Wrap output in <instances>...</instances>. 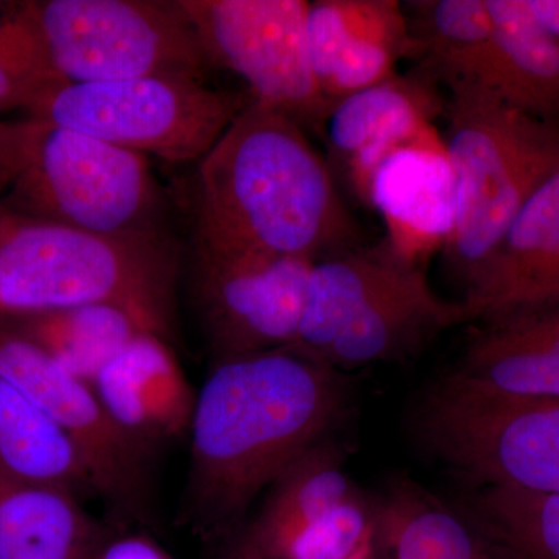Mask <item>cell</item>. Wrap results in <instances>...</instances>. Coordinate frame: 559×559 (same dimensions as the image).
Segmentation results:
<instances>
[{"label": "cell", "mask_w": 559, "mask_h": 559, "mask_svg": "<svg viewBox=\"0 0 559 559\" xmlns=\"http://www.w3.org/2000/svg\"><path fill=\"white\" fill-rule=\"evenodd\" d=\"M426 450L476 488L559 492V399L476 388L448 374L423 395Z\"/></svg>", "instance_id": "obj_9"}, {"label": "cell", "mask_w": 559, "mask_h": 559, "mask_svg": "<svg viewBox=\"0 0 559 559\" xmlns=\"http://www.w3.org/2000/svg\"><path fill=\"white\" fill-rule=\"evenodd\" d=\"M371 521L393 559H479L489 547L471 521L412 487L392 491Z\"/></svg>", "instance_id": "obj_25"}, {"label": "cell", "mask_w": 559, "mask_h": 559, "mask_svg": "<svg viewBox=\"0 0 559 559\" xmlns=\"http://www.w3.org/2000/svg\"><path fill=\"white\" fill-rule=\"evenodd\" d=\"M444 100L423 76H401L349 95L334 105L322 138L337 183L366 202L371 176L392 151L432 134L430 120Z\"/></svg>", "instance_id": "obj_14"}, {"label": "cell", "mask_w": 559, "mask_h": 559, "mask_svg": "<svg viewBox=\"0 0 559 559\" xmlns=\"http://www.w3.org/2000/svg\"><path fill=\"white\" fill-rule=\"evenodd\" d=\"M312 73L331 109L356 92L399 75L414 58L409 20L396 0H316L308 3Z\"/></svg>", "instance_id": "obj_13"}, {"label": "cell", "mask_w": 559, "mask_h": 559, "mask_svg": "<svg viewBox=\"0 0 559 559\" xmlns=\"http://www.w3.org/2000/svg\"><path fill=\"white\" fill-rule=\"evenodd\" d=\"M462 301L474 322L559 301V171L525 202Z\"/></svg>", "instance_id": "obj_15"}, {"label": "cell", "mask_w": 559, "mask_h": 559, "mask_svg": "<svg viewBox=\"0 0 559 559\" xmlns=\"http://www.w3.org/2000/svg\"><path fill=\"white\" fill-rule=\"evenodd\" d=\"M0 377L21 389L68 432L91 471L98 498L127 513L146 509L151 452L112 421L90 382L62 369L2 318Z\"/></svg>", "instance_id": "obj_12"}, {"label": "cell", "mask_w": 559, "mask_h": 559, "mask_svg": "<svg viewBox=\"0 0 559 559\" xmlns=\"http://www.w3.org/2000/svg\"><path fill=\"white\" fill-rule=\"evenodd\" d=\"M347 406L340 371L286 347L216 360L190 426L187 516L207 535L240 525L263 489L326 440Z\"/></svg>", "instance_id": "obj_1"}, {"label": "cell", "mask_w": 559, "mask_h": 559, "mask_svg": "<svg viewBox=\"0 0 559 559\" xmlns=\"http://www.w3.org/2000/svg\"><path fill=\"white\" fill-rule=\"evenodd\" d=\"M474 323L452 377L492 392L559 399V301Z\"/></svg>", "instance_id": "obj_18"}, {"label": "cell", "mask_w": 559, "mask_h": 559, "mask_svg": "<svg viewBox=\"0 0 559 559\" xmlns=\"http://www.w3.org/2000/svg\"><path fill=\"white\" fill-rule=\"evenodd\" d=\"M462 300L441 299L421 266L388 241L316 261L293 348L331 369L417 355L441 331L473 323Z\"/></svg>", "instance_id": "obj_5"}, {"label": "cell", "mask_w": 559, "mask_h": 559, "mask_svg": "<svg viewBox=\"0 0 559 559\" xmlns=\"http://www.w3.org/2000/svg\"><path fill=\"white\" fill-rule=\"evenodd\" d=\"M496 43L498 70L492 94L513 108L559 127V43L527 0H487Z\"/></svg>", "instance_id": "obj_22"}, {"label": "cell", "mask_w": 559, "mask_h": 559, "mask_svg": "<svg viewBox=\"0 0 559 559\" xmlns=\"http://www.w3.org/2000/svg\"><path fill=\"white\" fill-rule=\"evenodd\" d=\"M471 524L506 559H559V492L481 487L468 502Z\"/></svg>", "instance_id": "obj_26"}, {"label": "cell", "mask_w": 559, "mask_h": 559, "mask_svg": "<svg viewBox=\"0 0 559 559\" xmlns=\"http://www.w3.org/2000/svg\"><path fill=\"white\" fill-rule=\"evenodd\" d=\"M91 385L112 421L146 451L190 432L198 393L159 334H139Z\"/></svg>", "instance_id": "obj_16"}, {"label": "cell", "mask_w": 559, "mask_h": 559, "mask_svg": "<svg viewBox=\"0 0 559 559\" xmlns=\"http://www.w3.org/2000/svg\"><path fill=\"white\" fill-rule=\"evenodd\" d=\"M307 0H179L207 60L240 76L249 97L322 135L331 112L312 73Z\"/></svg>", "instance_id": "obj_10"}, {"label": "cell", "mask_w": 559, "mask_h": 559, "mask_svg": "<svg viewBox=\"0 0 559 559\" xmlns=\"http://www.w3.org/2000/svg\"><path fill=\"white\" fill-rule=\"evenodd\" d=\"M0 471L32 484L95 495L83 455L64 429L21 389L0 377Z\"/></svg>", "instance_id": "obj_23"}, {"label": "cell", "mask_w": 559, "mask_h": 559, "mask_svg": "<svg viewBox=\"0 0 559 559\" xmlns=\"http://www.w3.org/2000/svg\"><path fill=\"white\" fill-rule=\"evenodd\" d=\"M105 535L75 492L0 471V559H91Z\"/></svg>", "instance_id": "obj_20"}, {"label": "cell", "mask_w": 559, "mask_h": 559, "mask_svg": "<svg viewBox=\"0 0 559 559\" xmlns=\"http://www.w3.org/2000/svg\"><path fill=\"white\" fill-rule=\"evenodd\" d=\"M479 559H506V558H503L502 555H500L499 551L496 550L495 547L491 546V544H489L487 551H485V554L481 555V557Z\"/></svg>", "instance_id": "obj_32"}, {"label": "cell", "mask_w": 559, "mask_h": 559, "mask_svg": "<svg viewBox=\"0 0 559 559\" xmlns=\"http://www.w3.org/2000/svg\"><path fill=\"white\" fill-rule=\"evenodd\" d=\"M371 525L373 521L355 495L297 533L272 559H347Z\"/></svg>", "instance_id": "obj_27"}, {"label": "cell", "mask_w": 559, "mask_h": 559, "mask_svg": "<svg viewBox=\"0 0 559 559\" xmlns=\"http://www.w3.org/2000/svg\"><path fill=\"white\" fill-rule=\"evenodd\" d=\"M250 97L204 81L140 76L105 83L51 80L22 106L24 117L171 164L200 162Z\"/></svg>", "instance_id": "obj_8"}, {"label": "cell", "mask_w": 559, "mask_h": 559, "mask_svg": "<svg viewBox=\"0 0 559 559\" xmlns=\"http://www.w3.org/2000/svg\"><path fill=\"white\" fill-rule=\"evenodd\" d=\"M347 559H373V525L358 549L353 551Z\"/></svg>", "instance_id": "obj_31"}, {"label": "cell", "mask_w": 559, "mask_h": 559, "mask_svg": "<svg viewBox=\"0 0 559 559\" xmlns=\"http://www.w3.org/2000/svg\"><path fill=\"white\" fill-rule=\"evenodd\" d=\"M3 9L28 33L51 80L204 81L210 69L179 0H32Z\"/></svg>", "instance_id": "obj_7"}, {"label": "cell", "mask_w": 559, "mask_h": 559, "mask_svg": "<svg viewBox=\"0 0 559 559\" xmlns=\"http://www.w3.org/2000/svg\"><path fill=\"white\" fill-rule=\"evenodd\" d=\"M270 488L259 516L235 546L250 559H272L297 533L356 495L341 451L329 439L305 452Z\"/></svg>", "instance_id": "obj_21"}, {"label": "cell", "mask_w": 559, "mask_h": 559, "mask_svg": "<svg viewBox=\"0 0 559 559\" xmlns=\"http://www.w3.org/2000/svg\"><path fill=\"white\" fill-rule=\"evenodd\" d=\"M2 319L39 345L62 369L90 384L134 337L146 331L156 333L140 316L110 304Z\"/></svg>", "instance_id": "obj_24"}, {"label": "cell", "mask_w": 559, "mask_h": 559, "mask_svg": "<svg viewBox=\"0 0 559 559\" xmlns=\"http://www.w3.org/2000/svg\"><path fill=\"white\" fill-rule=\"evenodd\" d=\"M197 168L198 245L312 261L362 245L308 132L252 98Z\"/></svg>", "instance_id": "obj_2"}, {"label": "cell", "mask_w": 559, "mask_h": 559, "mask_svg": "<svg viewBox=\"0 0 559 559\" xmlns=\"http://www.w3.org/2000/svg\"><path fill=\"white\" fill-rule=\"evenodd\" d=\"M0 210L117 237H167L148 157L31 117L0 121Z\"/></svg>", "instance_id": "obj_3"}, {"label": "cell", "mask_w": 559, "mask_h": 559, "mask_svg": "<svg viewBox=\"0 0 559 559\" xmlns=\"http://www.w3.org/2000/svg\"><path fill=\"white\" fill-rule=\"evenodd\" d=\"M448 92L443 145L457 216L444 255L466 289L525 202L559 171V127L481 87Z\"/></svg>", "instance_id": "obj_6"}, {"label": "cell", "mask_w": 559, "mask_h": 559, "mask_svg": "<svg viewBox=\"0 0 559 559\" xmlns=\"http://www.w3.org/2000/svg\"><path fill=\"white\" fill-rule=\"evenodd\" d=\"M91 559H175L150 536L139 533H109Z\"/></svg>", "instance_id": "obj_29"}, {"label": "cell", "mask_w": 559, "mask_h": 559, "mask_svg": "<svg viewBox=\"0 0 559 559\" xmlns=\"http://www.w3.org/2000/svg\"><path fill=\"white\" fill-rule=\"evenodd\" d=\"M414 58L423 79L492 92L498 43L487 0H417L407 2Z\"/></svg>", "instance_id": "obj_19"}, {"label": "cell", "mask_w": 559, "mask_h": 559, "mask_svg": "<svg viewBox=\"0 0 559 559\" xmlns=\"http://www.w3.org/2000/svg\"><path fill=\"white\" fill-rule=\"evenodd\" d=\"M51 81L35 44L20 22L0 11V112L22 109L28 97Z\"/></svg>", "instance_id": "obj_28"}, {"label": "cell", "mask_w": 559, "mask_h": 559, "mask_svg": "<svg viewBox=\"0 0 559 559\" xmlns=\"http://www.w3.org/2000/svg\"><path fill=\"white\" fill-rule=\"evenodd\" d=\"M314 263L198 245L194 294L216 360L293 347Z\"/></svg>", "instance_id": "obj_11"}, {"label": "cell", "mask_w": 559, "mask_h": 559, "mask_svg": "<svg viewBox=\"0 0 559 559\" xmlns=\"http://www.w3.org/2000/svg\"><path fill=\"white\" fill-rule=\"evenodd\" d=\"M178 257L167 237H117L0 210V318L110 304L170 331Z\"/></svg>", "instance_id": "obj_4"}, {"label": "cell", "mask_w": 559, "mask_h": 559, "mask_svg": "<svg viewBox=\"0 0 559 559\" xmlns=\"http://www.w3.org/2000/svg\"><path fill=\"white\" fill-rule=\"evenodd\" d=\"M366 204L378 210L388 241L404 259L447 245L455 226L457 198L454 173L443 140L436 134L406 143L378 165Z\"/></svg>", "instance_id": "obj_17"}, {"label": "cell", "mask_w": 559, "mask_h": 559, "mask_svg": "<svg viewBox=\"0 0 559 559\" xmlns=\"http://www.w3.org/2000/svg\"><path fill=\"white\" fill-rule=\"evenodd\" d=\"M539 24L559 43V0H527Z\"/></svg>", "instance_id": "obj_30"}]
</instances>
